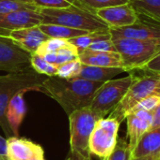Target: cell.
Returning a JSON list of instances; mask_svg holds the SVG:
<instances>
[{
	"instance_id": "cell-1",
	"label": "cell",
	"mask_w": 160,
	"mask_h": 160,
	"mask_svg": "<svg viewBox=\"0 0 160 160\" xmlns=\"http://www.w3.org/2000/svg\"><path fill=\"white\" fill-rule=\"evenodd\" d=\"M103 83L78 78L51 76L43 82L41 93L55 99L69 115L77 110L90 107L96 91Z\"/></svg>"
},
{
	"instance_id": "cell-2",
	"label": "cell",
	"mask_w": 160,
	"mask_h": 160,
	"mask_svg": "<svg viewBox=\"0 0 160 160\" xmlns=\"http://www.w3.org/2000/svg\"><path fill=\"white\" fill-rule=\"evenodd\" d=\"M47 77L38 73L32 68L24 71L0 75V128L7 139L13 136L6 119V111L9 100L20 91L41 92L42 83Z\"/></svg>"
},
{
	"instance_id": "cell-3",
	"label": "cell",
	"mask_w": 160,
	"mask_h": 160,
	"mask_svg": "<svg viewBox=\"0 0 160 160\" xmlns=\"http://www.w3.org/2000/svg\"><path fill=\"white\" fill-rule=\"evenodd\" d=\"M41 23L58 24L89 32L109 30L108 25L94 11L81 5H72L63 8H39Z\"/></svg>"
},
{
	"instance_id": "cell-4",
	"label": "cell",
	"mask_w": 160,
	"mask_h": 160,
	"mask_svg": "<svg viewBox=\"0 0 160 160\" xmlns=\"http://www.w3.org/2000/svg\"><path fill=\"white\" fill-rule=\"evenodd\" d=\"M133 74L135 75L133 82L121 102L108 116L120 123L125 120L128 112L141 100L150 97H160V77L141 73Z\"/></svg>"
},
{
	"instance_id": "cell-5",
	"label": "cell",
	"mask_w": 160,
	"mask_h": 160,
	"mask_svg": "<svg viewBox=\"0 0 160 160\" xmlns=\"http://www.w3.org/2000/svg\"><path fill=\"white\" fill-rule=\"evenodd\" d=\"M116 52L122 57L125 72H132L147 63L160 51V42L124 37H111Z\"/></svg>"
},
{
	"instance_id": "cell-6",
	"label": "cell",
	"mask_w": 160,
	"mask_h": 160,
	"mask_svg": "<svg viewBox=\"0 0 160 160\" xmlns=\"http://www.w3.org/2000/svg\"><path fill=\"white\" fill-rule=\"evenodd\" d=\"M70 126V152L91 158L89 142L96 122L101 119L90 107L77 110L68 115Z\"/></svg>"
},
{
	"instance_id": "cell-7",
	"label": "cell",
	"mask_w": 160,
	"mask_h": 160,
	"mask_svg": "<svg viewBox=\"0 0 160 160\" xmlns=\"http://www.w3.org/2000/svg\"><path fill=\"white\" fill-rule=\"evenodd\" d=\"M134 79L135 75L129 73L126 77L105 82L96 91L90 105L91 110L100 118L106 117L121 102Z\"/></svg>"
},
{
	"instance_id": "cell-8",
	"label": "cell",
	"mask_w": 160,
	"mask_h": 160,
	"mask_svg": "<svg viewBox=\"0 0 160 160\" xmlns=\"http://www.w3.org/2000/svg\"><path fill=\"white\" fill-rule=\"evenodd\" d=\"M120 125L118 120L110 117H104L96 122L89 142L91 156L104 159L113 151L117 143Z\"/></svg>"
},
{
	"instance_id": "cell-9",
	"label": "cell",
	"mask_w": 160,
	"mask_h": 160,
	"mask_svg": "<svg viewBox=\"0 0 160 160\" xmlns=\"http://www.w3.org/2000/svg\"><path fill=\"white\" fill-rule=\"evenodd\" d=\"M31 53L18 46L11 38L0 35V70L8 73L31 68Z\"/></svg>"
},
{
	"instance_id": "cell-10",
	"label": "cell",
	"mask_w": 160,
	"mask_h": 160,
	"mask_svg": "<svg viewBox=\"0 0 160 160\" xmlns=\"http://www.w3.org/2000/svg\"><path fill=\"white\" fill-rule=\"evenodd\" d=\"M94 12L108 25L109 28L132 25L138 22L141 19L129 3L96 9Z\"/></svg>"
},
{
	"instance_id": "cell-11",
	"label": "cell",
	"mask_w": 160,
	"mask_h": 160,
	"mask_svg": "<svg viewBox=\"0 0 160 160\" xmlns=\"http://www.w3.org/2000/svg\"><path fill=\"white\" fill-rule=\"evenodd\" d=\"M8 160H46L42 147L27 139L9 137L7 139Z\"/></svg>"
},
{
	"instance_id": "cell-12",
	"label": "cell",
	"mask_w": 160,
	"mask_h": 160,
	"mask_svg": "<svg viewBox=\"0 0 160 160\" xmlns=\"http://www.w3.org/2000/svg\"><path fill=\"white\" fill-rule=\"evenodd\" d=\"M39 10H18L0 16V35L8 37L12 30L37 26L41 23Z\"/></svg>"
},
{
	"instance_id": "cell-13",
	"label": "cell",
	"mask_w": 160,
	"mask_h": 160,
	"mask_svg": "<svg viewBox=\"0 0 160 160\" xmlns=\"http://www.w3.org/2000/svg\"><path fill=\"white\" fill-rule=\"evenodd\" d=\"M111 37H124L141 40L160 42V24L140 21L132 25L109 28Z\"/></svg>"
},
{
	"instance_id": "cell-14",
	"label": "cell",
	"mask_w": 160,
	"mask_h": 160,
	"mask_svg": "<svg viewBox=\"0 0 160 160\" xmlns=\"http://www.w3.org/2000/svg\"><path fill=\"white\" fill-rule=\"evenodd\" d=\"M127 142L130 148L136 147L141 137L150 129L152 124V111H137L126 115Z\"/></svg>"
},
{
	"instance_id": "cell-15",
	"label": "cell",
	"mask_w": 160,
	"mask_h": 160,
	"mask_svg": "<svg viewBox=\"0 0 160 160\" xmlns=\"http://www.w3.org/2000/svg\"><path fill=\"white\" fill-rule=\"evenodd\" d=\"M8 37L31 54L35 53L40 46L49 38V37L40 29L39 25L12 30Z\"/></svg>"
},
{
	"instance_id": "cell-16",
	"label": "cell",
	"mask_w": 160,
	"mask_h": 160,
	"mask_svg": "<svg viewBox=\"0 0 160 160\" xmlns=\"http://www.w3.org/2000/svg\"><path fill=\"white\" fill-rule=\"evenodd\" d=\"M78 60L81 62V64L87 66L124 68L122 57L117 52H100L84 50L78 53Z\"/></svg>"
},
{
	"instance_id": "cell-17",
	"label": "cell",
	"mask_w": 160,
	"mask_h": 160,
	"mask_svg": "<svg viewBox=\"0 0 160 160\" xmlns=\"http://www.w3.org/2000/svg\"><path fill=\"white\" fill-rule=\"evenodd\" d=\"M25 93L26 91H20L14 95L9 100L6 111L8 125L15 137H19V129L26 113V105L24 98Z\"/></svg>"
},
{
	"instance_id": "cell-18",
	"label": "cell",
	"mask_w": 160,
	"mask_h": 160,
	"mask_svg": "<svg viewBox=\"0 0 160 160\" xmlns=\"http://www.w3.org/2000/svg\"><path fill=\"white\" fill-rule=\"evenodd\" d=\"M148 156H160V128L146 131L132 151V158Z\"/></svg>"
},
{
	"instance_id": "cell-19",
	"label": "cell",
	"mask_w": 160,
	"mask_h": 160,
	"mask_svg": "<svg viewBox=\"0 0 160 160\" xmlns=\"http://www.w3.org/2000/svg\"><path fill=\"white\" fill-rule=\"evenodd\" d=\"M125 71L122 68H102V67L87 66L82 64L81 69L75 78L91 81V82H105L107 81L112 80L115 76Z\"/></svg>"
},
{
	"instance_id": "cell-20",
	"label": "cell",
	"mask_w": 160,
	"mask_h": 160,
	"mask_svg": "<svg viewBox=\"0 0 160 160\" xmlns=\"http://www.w3.org/2000/svg\"><path fill=\"white\" fill-rule=\"evenodd\" d=\"M140 17L160 24V0H129Z\"/></svg>"
},
{
	"instance_id": "cell-21",
	"label": "cell",
	"mask_w": 160,
	"mask_h": 160,
	"mask_svg": "<svg viewBox=\"0 0 160 160\" xmlns=\"http://www.w3.org/2000/svg\"><path fill=\"white\" fill-rule=\"evenodd\" d=\"M39 27L49 38H61L65 40H69L71 38L90 33L89 31H86V30L74 29V28H71V27H67L63 25H58V24L41 23Z\"/></svg>"
},
{
	"instance_id": "cell-22",
	"label": "cell",
	"mask_w": 160,
	"mask_h": 160,
	"mask_svg": "<svg viewBox=\"0 0 160 160\" xmlns=\"http://www.w3.org/2000/svg\"><path fill=\"white\" fill-rule=\"evenodd\" d=\"M111 37L109 30H104V31H96V32H90L88 34L71 38L68 40L69 43H71L72 45H74L78 53L81 52L82 51L86 50L91 43L99 40V39H103L106 38Z\"/></svg>"
},
{
	"instance_id": "cell-23",
	"label": "cell",
	"mask_w": 160,
	"mask_h": 160,
	"mask_svg": "<svg viewBox=\"0 0 160 160\" xmlns=\"http://www.w3.org/2000/svg\"><path fill=\"white\" fill-rule=\"evenodd\" d=\"M30 64H31V68L40 74H42L48 77L57 76L58 74V67L55 65L49 64L43 59L41 55L38 53L31 54Z\"/></svg>"
},
{
	"instance_id": "cell-24",
	"label": "cell",
	"mask_w": 160,
	"mask_h": 160,
	"mask_svg": "<svg viewBox=\"0 0 160 160\" xmlns=\"http://www.w3.org/2000/svg\"><path fill=\"white\" fill-rule=\"evenodd\" d=\"M132 149L126 140L118 138L113 151L103 160H131Z\"/></svg>"
},
{
	"instance_id": "cell-25",
	"label": "cell",
	"mask_w": 160,
	"mask_h": 160,
	"mask_svg": "<svg viewBox=\"0 0 160 160\" xmlns=\"http://www.w3.org/2000/svg\"><path fill=\"white\" fill-rule=\"evenodd\" d=\"M18 10H39V8L21 0H0V16Z\"/></svg>"
},
{
	"instance_id": "cell-26",
	"label": "cell",
	"mask_w": 160,
	"mask_h": 160,
	"mask_svg": "<svg viewBox=\"0 0 160 160\" xmlns=\"http://www.w3.org/2000/svg\"><path fill=\"white\" fill-rule=\"evenodd\" d=\"M82 64L78 59L69 61L67 63L61 64L58 66V74L57 76L64 79H72L75 78L80 69H81Z\"/></svg>"
},
{
	"instance_id": "cell-27",
	"label": "cell",
	"mask_w": 160,
	"mask_h": 160,
	"mask_svg": "<svg viewBox=\"0 0 160 160\" xmlns=\"http://www.w3.org/2000/svg\"><path fill=\"white\" fill-rule=\"evenodd\" d=\"M78 59V51L77 49L68 42V44L56 52V66L67 63L72 60Z\"/></svg>"
},
{
	"instance_id": "cell-28",
	"label": "cell",
	"mask_w": 160,
	"mask_h": 160,
	"mask_svg": "<svg viewBox=\"0 0 160 160\" xmlns=\"http://www.w3.org/2000/svg\"><path fill=\"white\" fill-rule=\"evenodd\" d=\"M78 2L90 10H96L108 7L129 3V0H78Z\"/></svg>"
},
{
	"instance_id": "cell-29",
	"label": "cell",
	"mask_w": 160,
	"mask_h": 160,
	"mask_svg": "<svg viewBox=\"0 0 160 160\" xmlns=\"http://www.w3.org/2000/svg\"><path fill=\"white\" fill-rule=\"evenodd\" d=\"M32 4L38 8H63L72 5H81L78 0H32Z\"/></svg>"
},
{
	"instance_id": "cell-30",
	"label": "cell",
	"mask_w": 160,
	"mask_h": 160,
	"mask_svg": "<svg viewBox=\"0 0 160 160\" xmlns=\"http://www.w3.org/2000/svg\"><path fill=\"white\" fill-rule=\"evenodd\" d=\"M133 73H141V74H149L160 77V51L157 52L147 63L141 66ZM131 73V72H129Z\"/></svg>"
},
{
	"instance_id": "cell-31",
	"label": "cell",
	"mask_w": 160,
	"mask_h": 160,
	"mask_svg": "<svg viewBox=\"0 0 160 160\" xmlns=\"http://www.w3.org/2000/svg\"><path fill=\"white\" fill-rule=\"evenodd\" d=\"M68 44V40L61 39V38H49L47 40H45L38 49V51L35 53H38L40 55H43L47 52H54L59 50L60 48L66 46Z\"/></svg>"
},
{
	"instance_id": "cell-32",
	"label": "cell",
	"mask_w": 160,
	"mask_h": 160,
	"mask_svg": "<svg viewBox=\"0 0 160 160\" xmlns=\"http://www.w3.org/2000/svg\"><path fill=\"white\" fill-rule=\"evenodd\" d=\"M86 50L91 51H100V52H116V49L113 45L111 37L99 39L93 43H91Z\"/></svg>"
},
{
	"instance_id": "cell-33",
	"label": "cell",
	"mask_w": 160,
	"mask_h": 160,
	"mask_svg": "<svg viewBox=\"0 0 160 160\" xmlns=\"http://www.w3.org/2000/svg\"><path fill=\"white\" fill-rule=\"evenodd\" d=\"M160 103V97H150L147 98L141 102H139L129 112H137V111H152Z\"/></svg>"
},
{
	"instance_id": "cell-34",
	"label": "cell",
	"mask_w": 160,
	"mask_h": 160,
	"mask_svg": "<svg viewBox=\"0 0 160 160\" xmlns=\"http://www.w3.org/2000/svg\"><path fill=\"white\" fill-rule=\"evenodd\" d=\"M160 128V103L152 110V124L150 129Z\"/></svg>"
},
{
	"instance_id": "cell-35",
	"label": "cell",
	"mask_w": 160,
	"mask_h": 160,
	"mask_svg": "<svg viewBox=\"0 0 160 160\" xmlns=\"http://www.w3.org/2000/svg\"><path fill=\"white\" fill-rule=\"evenodd\" d=\"M0 158L4 160L7 158V139L0 136Z\"/></svg>"
},
{
	"instance_id": "cell-36",
	"label": "cell",
	"mask_w": 160,
	"mask_h": 160,
	"mask_svg": "<svg viewBox=\"0 0 160 160\" xmlns=\"http://www.w3.org/2000/svg\"><path fill=\"white\" fill-rule=\"evenodd\" d=\"M64 160H92L91 158H83L81 156H78L74 153H72L70 152L69 155L67 156V158Z\"/></svg>"
},
{
	"instance_id": "cell-37",
	"label": "cell",
	"mask_w": 160,
	"mask_h": 160,
	"mask_svg": "<svg viewBox=\"0 0 160 160\" xmlns=\"http://www.w3.org/2000/svg\"><path fill=\"white\" fill-rule=\"evenodd\" d=\"M131 160H160V156H148L142 158H132Z\"/></svg>"
},
{
	"instance_id": "cell-38",
	"label": "cell",
	"mask_w": 160,
	"mask_h": 160,
	"mask_svg": "<svg viewBox=\"0 0 160 160\" xmlns=\"http://www.w3.org/2000/svg\"><path fill=\"white\" fill-rule=\"evenodd\" d=\"M23 2H25V3H29V4H32V0H21Z\"/></svg>"
},
{
	"instance_id": "cell-39",
	"label": "cell",
	"mask_w": 160,
	"mask_h": 160,
	"mask_svg": "<svg viewBox=\"0 0 160 160\" xmlns=\"http://www.w3.org/2000/svg\"><path fill=\"white\" fill-rule=\"evenodd\" d=\"M0 160H4V159H2V158H0Z\"/></svg>"
}]
</instances>
